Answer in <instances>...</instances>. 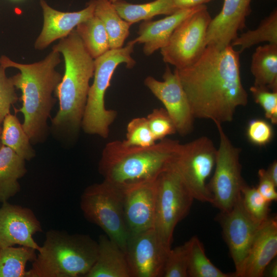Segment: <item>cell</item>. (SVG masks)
<instances>
[{
    "label": "cell",
    "instance_id": "21",
    "mask_svg": "<svg viewBox=\"0 0 277 277\" xmlns=\"http://www.w3.org/2000/svg\"><path fill=\"white\" fill-rule=\"evenodd\" d=\"M96 260L85 277H131L125 252L106 234L100 235Z\"/></svg>",
    "mask_w": 277,
    "mask_h": 277
},
{
    "label": "cell",
    "instance_id": "9",
    "mask_svg": "<svg viewBox=\"0 0 277 277\" xmlns=\"http://www.w3.org/2000/svg\"><path fill=\"white\" fill-rule=\"evenodd\" d=\"M217 149L212 140L201 136L181 144L172 165L194 200L212 205L207 181L214 168Z\"/></svg>",
    "mask_w": 277,
    "mask_h": 277
},
{
    "label": "cell",
    "instance_id": "34",
    "mask_svg": "<svg viewBox=\"0 0 277 277\" xmlns=\"http://www.w3.org/2000/svg\"><path fill=\"white\" fill-rule=\"evenodd\" d=\"M146 118L156 141L176 132L174 124L165 108L154 109Z\"/></svg>",
    "mask_w": 277,
    "mask_h": 277
},
{
    "label": "cell",
    "instance_id": "13",
    "mask_svg": "<svg viewBox=\"0 0 277 277\" xmlns=\"http://www.w3.org/2000/svg\"><path fill=\"white\" fill-rule=\"evenodd\" d=\"M170 248L154 228L130 234L125 253L131 277L162 276Z\"/></svg>",
    "mask_w": 277,
    "mask_h": 277
},
{
    "label": "cell",
    "instance_id": "10",
    "mask_svg": "<svg viewBox=\"0 0 277 277\" xmlns=\"http://www.w3.org/2000/svg\"><path fill=\"white\" fill-rule=\"evenodd\" d=\"M215 124L219 134L220 144L216 151L214 174L208 185L213 198L212 205L221 212H227L241 196L242 189L246 184L241 174V149L233 145L221 124Z\"/></svg>",
    "mask_w": 277,
    "mask_h": 277
},
{
    "label": "cell",
    "instance_id": "7",
    "mask_svg": "<svg viewBox=\"0 0 277 277\" xmlns=\"http://www.w3.org/2000/svg\"><path fill=\"white\" fill-rule=\"evenodd\" d=\"M85 218L100 227L125 252L130 236L124 211L123 191L104 180L88 186L81 196Z\"/></svg>",
    "mask_w": 277,
    "mask_h": 277
},
{
    "label": "cell",
    "instance_id": "16",
    "mask_svg": "<svg viewBox=\"0 0 277 277\" xmlns=\"http://www.w3.org/2000/svg\"><path fill=\"white\" fill-rule=\"evenodd\" d=\"M156 180L122 189L124 216L130 234L154 228Z\"/></svg>",
    "mask_w": 277,
    "mask_h": 277
},
{
    "label": "cell",
    "instance_id": "20",
    "mask_svg": "<svg viewBox=\"0 0 277 277\" xmlns=\"http://www.w3.org/2000/svg\"><path fill=\"white\" fill-rule=\"evenodd\" d=\"M204 6L180 9L162 19L155 21H146L139 26L138 36L131 42L134 45L136 43L144 44L143 52L149 56L166 46L176 28Z\"/></svg>",
    "mask_w": 277,
    "mask_h": 277
},
{
    "label": "cell",
    "instance_id": "17",
    "mask_svg": "<svg viewBox=\"0 0 277 277\" xmlns=\"http://www.w3.org/2000/svg\"><path fill=\"white\" fill-rule=\"evenodd\" d=\"M252 0H224L223 7L209 23L206 43L219 49L230 45L239 31L246 27V19L251 12Z\"/></svg>",
    "mask_w": 277,
    "mask_h": 277
},
{
    "label": "cell",
    "instance_id": "41",
    "mask_svg": "<svg viewBox=\"0 0 277 277\" xmlns=\"http://www.w3.org/2000/svg\"><path fill=\"white\" fill-rule=\"evenodd\" d=\"M272 263H270L267 267H266V269H265V271H267V274L268 275V276L271 277H276L277 276V262L275 260H274L273 262L272 261L271 262ZM265 273V272H264Z\"/></svg>",
    "mask_w": 277,
    "mask_h": 277
},
{
    "label": "cell",
    "instance_id": "23",
    "mask_svg": "<svg viewBox=\"0 0 277 277\" xmlns=\"http://www.w3.org/2000/svg\"><path fill=\"white\" fill-rule=\"evenodd\" d=\"M250 70L254 86L277 91V44L260 46L252 54Z\"/></svg>",
    "mask_w": 277,
    "mask_h": 277
},
{
    "label": "cell",
    "instance_id": "14",
    "mask_svg": "<svg viewBox=\"0 0 277 277\" xmlns=\"http://www.w3.org/2000/svg\"><path fill=\"white\" fill-rule=\"evenodd\" d=\"M163 79L160 81L152 76H147L144 84L164 105L176 132L182 136L187 135L193 130L194 118L176 70L172 72L167 66Z\"/></svg>",
    "mask_w": 277,
    "mask_h": 277
},
{
    "label": "cell",
    "instance_id": "39",
    "mask_svg": "<svg viewBox=\"0 0 277 277\" xmlns=\"http://www.w3.org/2000/svg\"><path fill=\"white\" fill-rule=\"evenodd\" d=\"M212 0H172L175 6L178 9L190 8L205 5Z\"/></svg>",
    "mask_w": 277,
    "mask_h": 277
},
{
    "label": "cell",
    "instance_id": "15",
    "mask_svg": "<svg viewBox=\"0 0 277 277\" xmlns=\"http://www.w3.org/2000/svg\"><path fill=\"white\" fill-rule=\"evenodd\" d=\"M39 221L28 207L6 202L0 207V248L23 246L37 251L39 246L33 235L42 231Z\"/></svg>",
    "mask_w": 277,
    "mask_h": 277
},
{
    "label": "cell",
    "instance_id": "12",
    "mask_svg": "<svg viewBox=\"0 0 277 277\" xmlns=\"http://www.w3.org/2000/svg\"><path fill=\"white\" fill-rule=\"evenodd\" d=\"M217 217L234 265V276L240 277L252 243L264 222L256 221L248 213L242 195L230 210L221 212Z\"/></svg>",
    "mask_w": 277,
    "mask_h": 277
},
{
    "label": "cell",
    "instance_id": "32",
    "mask_svg": "<svg viewBox=\"0 0 277 277\" xmlns=\"http://www.w3.org/2000/svg\"><path fill=\"white\" fill-rule=\"evenodd\" d=\"M189 242L177 246L168 251L162 276L188 277Z\"/></svg>",
    "mask_w": 277,
    "mask_h": 277
},
{
    "label": "cell",
    "instance_id": "37",
    "mask_svg": "<svg viewBox=\"0 0 277 277\" xmlns=\"http://www.w3.org/2000/svg\"><path fill=\"white\" fill-rule=\"evenodd\" d=\"M273 131L272 126L262 119L251 120L247 128V136L250 142L258 146H264L272 140Z\"/></svg>",
    "mask_w": 277,
    "mask_h": 277
},
{
    "label": "cell",
    "instance_id": "26",
    "mask_svg": "<svg viewBox=\"0 0 277 277\" xmlns=\"http://www.w3.org/2000/svg\"><path fill=\"white\" fill-rule=\"evenodd\" d=\"M2 124V144L10 148L25 160L32 159L35 156V152L16 115L9 113L5 117Z\"/></svg>",
    "mask_w": 277,
    "mask_h": 277
},
{
    "label": "cell",
    "instance_id": "29",
    "mask_svg": "<svg viewBox=\"0 0 277 277\" xmlns=\"http://www.w3.org/2000/svg\"><path fill=\"white\" fill-rule=\"evenodd\" d=\"M189 242L188 277H235L234 273H225L212 263L197 236L192 237Z\"/></svg>",
    "mask_w": 277,
    "mask_h": 277
},
{
    "label": "cell",
    "instance_id": "43",
    "mask_svg": "<svg viewBox=\"0 0 277 277\" xmlns=\"http://www.w3.org/2000/svg\"><path fill=\"white\" fill-rule=\"evenodd\" d=\"M108 1H109L111 3H113L116 2V1H118V0H108Z\"/></svg>",
    "mask_w": 277,
    "mask_h": 277
},
{
    "label": "cell",
    "instance_id": "28",
    "mask_svg": "<svg viewBox=\"0 0 277 277\" xmlns=\"http://www.w3.org/2000/svg\"><path fill=\"white\" fill-rule=\"evenodd\" d=\"M93 58L110 49L108 34L101 21L94 15L82 22L75 29Z\"/></svg>",
    "mask_w": 277,
    "mask_h": 277
},
{
    "label": "cell",
    "instance_id": "5",
    "mask_svg": "<svg viewBox=\"0 0 277 277\" xmlns=\"http://www.w3.org/2000/svg\"><path fill=\"white\" fill-rule=\"evenodd\" d=\"M27 277L85 276L97 255L98 243L88 234L50 229Z\"/></svg>",
    "mask_w": 277,
    "mask_h": 277
},
{
    "label": "cell",
    "instance_id": "30",
    "mask_svg": "<svg viewBox=\"0 0 277 277\" xmlns=\"http://www.w3.org/2000/svg\"><path fill=\"white\" fill-rule=\"evenodd\" d=\"M267 42L269 44H277V10L274 9L270 14L261 22L254 30L242 33L233 41L232 47L239 46L241 53L245 49L259 43Z\"/></svg>",
    "mask_w": 277,
    "mask_h": 277
},
{
    "label": "cell",
    "instance_id": "3",
    "mask_svg": "<svg viewBox=\"0 0 277 277\" xmlns=\"http://www.w3.org/2000/svg\"><path fill=\"white\" fill-rule=\"evenodd\" d=\"M60 54L52 50L44 60L32 64L18 63L5 56L0 58L4 68H15L20 73L11 77L15 87L21 90L22 106L14 109L24 117L23 127L30 141H35L44 132L54 99V92L62 76L56 70Z\"/></svg>",
    "mask_w": 277,
    "mask_h": 277
},
{
    "label": "cell",
    "instance_id": "35",
    "mask_svg": "<svg viewBox=\"0 0 277 277\" xmlns=\"http://www.w3.org/2000/svg\"><path fill=\"white\" fill-rule=\"evenodd\" d=\"M255 102L263 109L265 116L272 124H277V91L252 86L250 88Z\"/></svg>",
    "mask_w": 277,
    "mask_h": 277
},
{
    "label": "cell",
    "instance_id": "2",
    "mask_svg": "<svg viewBox=\"0 0 277 277\" xmlns=\"http://www.w3.org/2000/svg\"><path fill=\"white\" fill-rule=\"evenodd\" d=\"M181 145L178 141L166 137L145 147L113 141L103 150L98 170L104 180L121 189L155 180L172 164Z\"/></svg>",
    "mask_w": 277,
    "mask_h": 277
},
{
    "label": "cell",
    "instance_id": "40",
    "mask_svg": "<svg viewBox=\"0 0 277 277\" xmlns=\"http://www.w3.org/2000/svg\"><path fill=\"white\" fill-rule=\"evenodd\" d=\"M267 173L269 178L277 186V162L274 161L266 170Z\"/></svg>",
    "mask_w": 277,
    "mask_h": 277
},
{
    "label": "cell",
    "instance_id": "25",
    "mask_svg": "<svg viewBox=\"0 0 277 277\" xmlns=\"http://www.w3.org/2000/svg\"><path fill=\"white\" fill-rule=\"evenodd\" d=\"M112 5L119 15L131 25L158 15H170L178 10L172 0H155L142 4L118 0Z\"/></svg>",
    "mask_w": 277,
    "mask_h": 277
},
{
    "label": "cell",
    "instance_id": "24",
    "mask_svg": "<svg viewBox=\"0 0 277 277\" xmlns=\"http://www.w3.org/2000/svg\"><path fill=\"white\" fill-rule=\"evenodd\" d=\"M94 15L102 22L108 34L110 49L123 47L131 26L117 13L108 0H95Z\"/></svg>",
    "mask_w": 277,
    "mask_h": 277
},
{
    "label": "cell",
    "instance_id": "31",
    "mask_svg": "<svg viewBox=\"0 0 277 277\" xmlns=\"http://www.w3.org/2000/svg\"><path fill=\"white\" fill-rule=\"evenodd\" d=\"M241 193L244 207L253 219L262 223L269 217L270 203L262 196L256 188L246 184L242 188Z\"/></svg>",
    "mask_w": 277,
    "mask_h": 277
},
{
    "label": "cell",
    "instance_id": "33",
    "mask_svg": "<svg viewBox=\"0 0 277 277\" xmlns=\"http://www.w3.org/2000/svg\"><path fill=\"white\" fill-rule=\"evenodd\" d=\"M123 142L127 146L149 147L156 143L145 117L132 119L127 126L126 139Z\"/></svg>",
    "mask_w": 277,
    "mask_h": 277
},
{
    "label": "cell",
    "instance_id": "36",
    "mask_svg": "<svg viewBox=\"0 0 277 277\" xmlns=\"http://www.w3.org/2000/svg\"><path fill=\"white\" fill-rule=\"evenodd\" d=\"M18 100L11 78L5 74V68L0 65V127L5 117L10 113L11 106Z\"/></svg>",
    "mask_w": 277,
    "mask_h": 277
},
{
    "label": "cell",
    "instance_id": "18",
    "mask_svg": "<svg viewBox=\"0 0 277 277\" xmlns=\"http://www.w3.org/2000/svg\"><path fill=\"white\" fill-rule=\"evenodd\" d=\"M44 22L42 31L34 48L43 50L57 39L68 36L78 24L94 15L95 0H91L87 7L78 11L61 12L51 7L45 0H40Z\"/></svg>",
    "mask_w": 277,
    "mask_h": 277
},
{
    "label": "cell",
    "instance_id": "19",
    "mask_svg": "<svg viewBox=\"0 0 277 277\" xmlns=\"http://www.w3.org/2000/svg\"><path fill=\"white\" fill-rule=\"evenodd\" d=\"M277 254V220L270 216L259 229L245 261L240 277H262Z\"/></svg>",
    "mask_w": 277,
    "mask_h": 277
},
{
    "label": "cell",
    "instance_id": "22",
    "mask_svg": "<svg viewBox=\"0 0 277 277\" xmlns=\"http://www.w3.org/2000/svg\"><path fill=\"white\" fill-rule=\"evenodd\" d=\"M25 160L10 148L0 147V202H8L18 193V180L27 172Z\"/></svg>",
    "mask_w": 277,
    "mask_h": 277
},
{
    "label": "cell",
    "instance_id": "27",
    "mask_svg": "<svg viewBox=\"0 0 277 277\" xmlns=\"http://www.w3.org/2000/svg\"><path fill=\"white\" fill-rule=\"evenodd\" d=\"M36 251L23 246L0 248V277H27L26 265L35 260Z\"/></svg>",
    "mask_w": 277,
    "mask_h": 277
},
{
    "label": "cell",
    "instance_id": "8",
    "mask_svg": "<svg viewBox=\"0 0 277 277\" xmlns=\"http://www.w3.org/2000/svg\"><path fill=\"white\" fill-rule=\"evenodd\" d=\"M154 228L164 243L171 248L177 224L189 213L194 200L172 164L156 180Z\"/></svg>",
    "mask_w": 277,
    "mask_h": 277
},
{
    "label": "cell",
    "instance_id": "42",
    "mask_svg": "<svg viewBox=\"0 0 277 277\" xmlns=\"http://www.w3.org/2000/svg\"><path fill=\"white\" fill-rule=\"evenodd\" d=\"M1 133H2V127H0V147L2 145L1 143Z\"/></svg>",
    "mask_w": 277,
    "mask_h": 277
},
{
    "label": "cell",
    "instance_id": "1",
    "mask_svg": "<svg viewBox=\"0 0 277 277\" xmlns=\"http://www.w3.org/2000/svg\"><path fill=\"white\" fill-rule=\"evenodd\" d=\"M240 54L231 45L223 49L208 45L193 64L175 69L194 118L230 122L236 108L247 104Z\"/></svg>",
    "mask_w": 277,
    "mask_h": 277
},
{
    "label": "cell",
    "instance_id": "4",
    "mask_svg": "<svg viewBox=\"0 0 277 277\" xmlns=\"http://www.w3.org/2000/svg\"><path fill=\"white\" fill-rule=\"evenodd\" d=\"M52 50L63 55L65 70L54 91L59 101V109L52 122L56 127L76 131L81 126L89 81L94 72V59L74 29L60 39Z\"/></svg>",
    "mask_w": 277,
    "mask_h": 277
},
{
    "label": "cell",
    "instance_id": "11",
    "mask_svg": "<svg viewBox=\"0 0 277 277\" xmlns=\"http://www.w3.org/2000/svg\"><path fill=\"white\" fill-rule=\"evenodd\" d=\"M211 20L206 6L182 22L174 30L168 42L161 49L166 63L180 69L196 62L207 45L206 34Z\"/></svg>",
    "mask_w": 277,
    "mask_h": 277
},
{
    "label": "cell",
    "instance_id": "6",
    "mask_svg": "<svg viewBox=\"0 0 277 277\" xmlns=\"http://www.w3.org/2000/svg\"><path fill=\"white\" fill-rule=\"evenodd\" d=\"M134 44L131 41L120 48L109 49L94 59V80L90 86L81 126L89 134L97 135L106 138L110 126L117 116L116 111L107 109L105 95L110 86L112 75L117 67L125 63L128 68H133L136 62L132 57Z\"/></svg>",
    "mask_w": 277,
    "mask_h": 277
},
{
    "label": "cell",
    "instance_id": "38",
    "mask_svg": "<svg viewBox=\"0 0 277 277\" xmlns=\"http://www.w3.org/2000/svg\"><path fill=\"white\" fill-rule=\"evenodd\" d=\"M259 179L257 190L269 203L277 200L276 186L268 176L266 170L261 169L258 171Z\"/></svg>",
    "mask_w": 277,
    "mask_h": 277
}]
</instances>
